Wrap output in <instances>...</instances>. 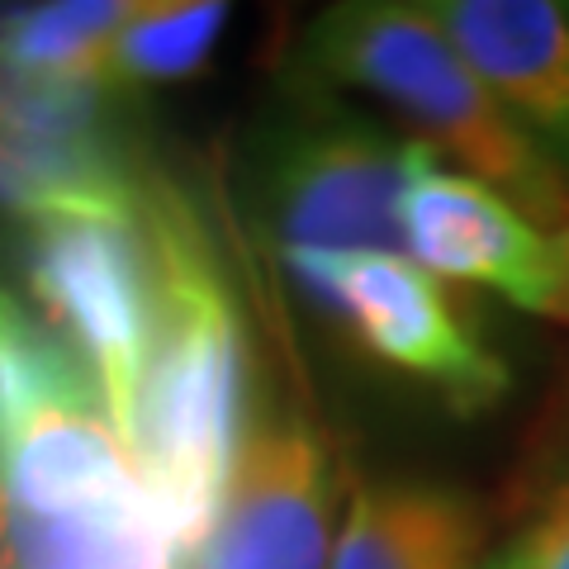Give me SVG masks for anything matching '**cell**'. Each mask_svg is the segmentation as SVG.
<instances>
[{
	"instance_id": "obj_1",
	"label": "cell",
	"mask_w": 569,
	"mask_h": 569,
	"mask_svg": "<svg viewBox=\"0 0 569 569\" xmlns=\"http://www.w3.org/2000/svg\"><path fill=\"white\" fill-rule=\"evenodd\" d=\"M71 347L0 284V569H181Z\"/></svg>"
},
{
	"instance_id": "obj_2",
	"label": "cell",
	"mask_w": 569,
	"mask_h": 569,
	"mask_svg": "<svg viewBox=\"0 0 569 569\" xmlns=\"http://www.w3.org/2000/svg\"><path fill=\"white\" fill-rule=\"evenodd\" d=\"M152 257V347L138 389L133 460L181 556L204 541L247 432L242 313L204 223L167 181H142Z\"/></svg>"
},
{
	"instance_id": "obj_3",
	"label": "cell",
	"mask_w": 569,
	"mask_h": 569,
	"mask_svg": "<svg viewBox=\"0 0 569 569\" xmlns=\"http://www.w3.org/2000/svg\"><path fill=\"white\" fill-rule=\"evenodd\" d=\"M305 71L380 96L422 129L437 157L508 194L527 219L569 233V181L522 138L489 86L441 33L432 6L413 0H347L328 6L305 33Z\"/></svg>"
},
{
	"instance_id": "obj_4",
	"label": "cell",
	"mask_w": 569,
	"mask_h": 569,
	"mask_svg": "<svg viewBox=\"0 0 569 569\" xmlns=\"http://www.w3.org/2000/svg\"><path fill=\"white\" fill-rule=\"evenodd\" d=\"M408 142L323 91L284 100L261 138V213L280 252L403 257Z\"/></svg>"
},
{
	"instance_id": "obj_5",
	"label": "cell",
	"mask_w": 569,
	"mask_h": 569,
	"mask_svg": "<svg viewBox=\"0 0 569 569\" xmlns=\"http://www.w3.org/2000/svg\"><path fill=\"white\" fill-rule=\"evenodd\" d=\"M284 261L380 366L437 389L456 413H485L508 395V361L418 261L395 252H284Z\"/></svg>"
},
{
	"instance_id": "obj_6",
	"label": "cell",
	"mask_w": 569,
	"mask_h": 569,
	"mask_svg": "<svg viewBox=\"0 0 569 569\" xmlns=\"http://www.w3.org/2000/svg\"><path fill=\"white\" fill-rule=\"evenodd\" d=\"M33 228L29 280L71 356L91 370L133 451L138 389L152 347V257L138 219H48Z\"/></svg>"
},
{
	"instance_id": "obj_7",
	"label": "cell",
	"mask_w": 569,
	"mask_h": 569,
	"mask_svg": "<svg viewBox=\"0 0 569 569\" xmlns=\"http://www.w3.org/2000/svg\"><path fill=\"white\" fill-rule=\"evenodd\" d=\"M403 242L422 271L569 323V233H550L475 176L447 171L422 138H408Z\"/></svg>"
},
{
	"instance_id": "obj_8",
	"label": "cell",
	"mask_w": 569,
	"mask_h": 569,
	"mask_svg": "<svg viewBox=\"0 0 569 569\" xmlns=\"http://www.w3.org/2000/svg\"><path fill=\"white\" fill-rule=\"evenodd\" d=\"M100 81H43L0 67V204L29 223L138 219L142 176L100 129Z\"/></svg>"
},
{
	"instance_id": "obj_9",
	"label": "cell",
	"mask_w": 569,
	"mask_h": 569,
	"mask_svg": "<svg viewBox=\"0 0 569 569\" xmlns=\"http://www.w3.org/2000/svg\"><path fill=\"white\" fill-rule=\"evenodd\" d=\"M332 489L328 447L305 413L252 418L219 518L181 569H328Z\"/></svg>"
},
{
	"instance_id": "obj_10",
	"label": "cell",
	"mask_w": 569,
	"mask_h": 569,
	"mask_svg": "<svg viewBox=\"0 0 569 569\" xmlns=\"http://www.w3.org/2000/svg\"><path fill=\"white\" fill-rule=\"evenodd\" d=\"M432 14L522 138L569 181V10L556 0H437Z\"/></svg>"
},
{
	"instance_id": "obj_11",
	"label": "cell",
	"mask_w": 569,
	"mask_h": 569,
	"mask_svg": "<svg viewBox=\"0 0 569 569\" xmlns=\"http://www.w3.org/2000/svg\"><path fill=\"white\" fill-rule=\"evenodd\" d=\"M485 518L470 498L422 479H376L351 493L328 569H479Z\"/></svg>"
},
{
	"instance_id": "obj_12",
	"label": "cell",
	"mask_w": 569,
	"mask_h": 569,
	"mask_svg": "<svg viewBox=\"0 0 569 569\" xmlns=\"http://www.w3.org/2000/svg\"><path fill=\"white\" fill-rule=\"evenodd\" d=\"M228 24V6L219 0H148L129 6L110 43L96 58V81L104 91H138L157 81H181L200 71L213 39Z\"/></svg>"
},
{
	"instance_id": "obj_13",
	"label": "cell",
	"mask_w": 569,
	"mask_h": 569,
	"mask_svg": "<svg viewBox=\"0 0 569 569\" xmlns=\"http://www.w3.org/2000/svg\"><path fill=\"white\" fill-rule=\"evenodd\" d=\"M123 20V0H52L0 10V67L43 81H96L100 48Z\"/></svg>"
},
{
	"instance_id": "obj_14",
	"label": "cell",
	"mask_w": 569,
	"mask_h": 569,
	"mask_svg": "<svg viewBox=\"0 0 569 569\" xmlns=\"http://www.w3.org/2000/svg\"><path fill=\"white\" fill-rule=\"evenodd\" d=\"M485 569H569V451L550 470L537 503Z\"/></svg>"
}]
</instances>
